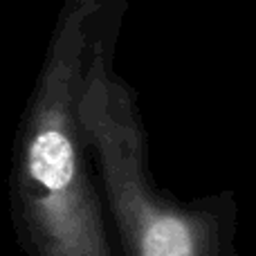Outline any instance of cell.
<instances>
[{
    "mask_svg": "<svg viewBox=\"0 0 256 256\" xmlns=\"http://www.w3.org/2000/svg\"><path fill=\"white\" fill-rule=\"evenodd\" d=\"M110 9L92 34L76 112L117 256H238L234 191L178 200L155 184L137 94L112 61L120 14Z\"/></svg>",
    "mask_w": 256,
    "mask_h": 256,
    "instance_id": "2",
    "label": "cell"
},
{
    "mask_svg": "<svg viewBox=\"0 0 256 256\" xmlns=\"http://www.w3.org/2000/svg\"><path fill=\"white\" fill-rule=\"evenodd\" d=\"M104 9V0L66 2L18 122L9 214L25 256H117L76 112Z\"/></svg>",
    "mask_w": 256,
    "mask_h": 256,
    "instance_id": "1",
    "label": "cell"
}]
</instances>
